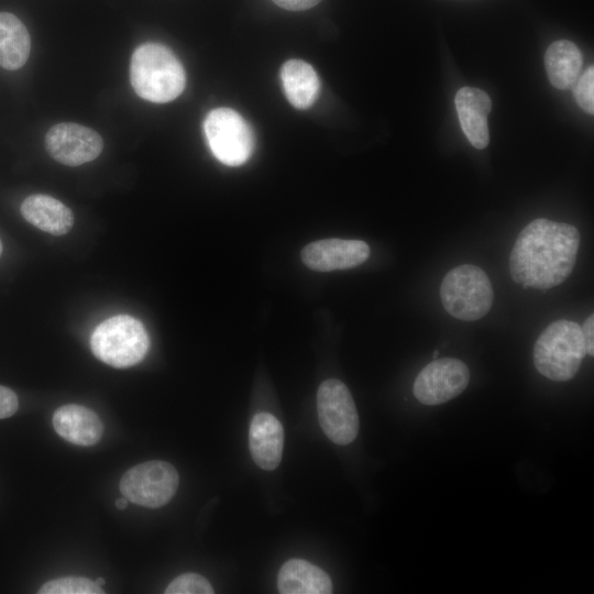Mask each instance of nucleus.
<instances>
[{
    "label": "nucleus",
    "instance_id": "obj_28",
    "mask_svg": "<svg viewBox=\"0 0 594 594\" xmlns=\"http://www.w3.org/2000/svg\"><path fill=\"white\" fill-rule=\"evenodd\" d=\"M437 356H438V350H436V351L433 352V359H437Z\"/></svg>",
    "mask_w": 594,
    "mask_h": 594
},
{
    "label": "nucleus",
    "instance_id": "obj_15",
    "mask_svg": "<svg viewBox=\"0 0 594 594\" xmlns=\"http://www.w3.org/2000/svg\"><path fill=\"white\" fill-rule=\"evenodd\" d=\"M21 213L28 222L53 235L66 234L74 224L72 210L48 195L26 197L21 205Z\"/></svg>",
    "mask_w": 594,
    "mask_h": 594
},
{
    "label": "nucleus",
    "instance_id": "obj_9",
    "mask_svg": "<svg viewBox=\"0 0 594 594\" xmlns=\"http://www.w3.org/2000/svg\"><path fill=\"white\" fill-rule=\"evenodd\" d=\"M469 381V367L461 360L435 359L419 372L413 392L424 405H440L460 395Z\"/></svg>",
    "mask_w": 594,
    "mask_h": 594
},
{
    "label": "nucleus",
    "instance_id": "obj_4",
    "mask_svg": "<svg viewBox=\"0 0 594 594\" xmlns=\"http://www.w3.org/2000/svg\"><path fill=\"white\" fill-rule=\"evenodd\" d=\"M148 337L140 320L117 315L100 322L90 337L91 351L103 363L129 367L141 362L148 349Z\"/></svg>",
    "mask_w": 594,
    "mask_h": 594
},
{
    "label": "nucleus",
    "instance_id": "obj_25",
    "mask_svg": "<svg viewBox=\"0 0 594 594\" xmlns=\"http://www.w3.org/2000/svg\"><path fill=\"white\" fill-rule=\"evenodd\" d=\"M278 7L289 11H302L318 4L321 0H272Z\"/></svg>",
    "mask_w": 594,
    "mask_h": 594
},
{
    "label": "nucleus",
    "instance_id": "obj_13",
    "mask_svg": "<svg viewBox=\"0 0 594 594\" xmlns=\"http://www.w3.org/2000/svg\"><path fill=\"white\" fill-rule=\"evenodd\" d=\"M249 446L253 461L263 470L278 466L284 447V429L268 413L256 414L250 425Z\"/></svg>",
    "mask_w": 594,
    "mask_h": 594
},
{
    "label": "nucleus",
    "instance_id": "obj_2",
    "mask_svg": "<svg viewBox=\"0 0 594 594\" xmlns=\"http://www.w3.org/2000/svg\"><path fill=\"white\" fill-rule=\"evenodd\" d=\"M130 80L139 97L164 103L183 92L186 74L182 63L168 47L160 43H145L132 54Z\"/></svg>",
    "mask_w": 594,
    "mask_h": 594
},
{
    "label": "nucleus",
    "instance_id": "obj_1",
    "mask_svg": "<svg viewBox=\"0 0 594 594\" xmlns=\"http://www.w3.org/2000/svg\"><path fill=\"white\" fill-rule=\"evenodd\" d=\"M580 246L579 230L571 224L539 218L518 234L509 255V271L524 288L549 289L573 271Z\"/></svg>",
    "mask_w": 594,
    "mask_h": 594
},
{
    "label": "nucleus",
    "instance_id": "obj_20",
    "mask_svg": "<svg viewBox=\"0 0 594 594\" xmlns=\"http://www.w3.org/2000/svg\"><path fill=\"white\" fill-rule=\"evenodd\" d=\"M40 594H100L101 586L82 576H64L44 583Z\"/></svg>",
    "mask_w": 594,
    "mask_h": 594
},
{
    "label": "nucleus",
    "instance_id": "obj_11",
    "mask_svg": "<svg viewBox=\"0 0 594 594\" xmlns=\"http://www.w3.org/2000/svg\"><path fill=\"white\" fill-rule=\"evenodd\" d=\"M369 256L370 248L361 240H319L309 243L301 251L305 265L321 272L355 267Z\"/></svg>",
    "mask_w": 594,
    "mask_h": 594
},
{
    "label": "nucleus",
    "instance_id": "obj_23",
    "mask_svg": "<svg viewBox=\"0 0 594 594\" xmlns=\"http://www.w3.org/2000/svg\"><path fill=\"white\" fill-rule=\"evenodd\" d=\"M19 400L13 391L0 385V419L8 418L15 414Z\"/></svg>",
    "mask_w": 594,
    "mask_h": 594
},
{
    "label": "nucleus",
    "instance_id": "obj_24",
    "mask_svg": "<svg viewBox=\"0 0 594 594\" xmlns=\"http://www.w3.org/2000/svg\"><path fill=\"white\" fill-rule=\"evenodd\" d=\"M585 342L586 354L594 355V316L590 315L581 327Z\"/></svg>",
    "mask_w": 594,
    "mask_h": 594
},
{
    "label": "nucleus",
    "instance_id": "obj_7",
    "mask_svg": "<svg viewBox=\"0 0 594 594\" xmlns=\"http://www.w3.org/2000/svg\"><path fill=\"white\" fill-rule=\"evenodd\" d=\"M178 484L175 468L165 461L154 460L129 469L120 480V491L133 504L158 508L172 499Z\"/></svg>",
    "mask_w": 594,
    "mask_h": 594
},
{
    "label": "nucleus",
    "instance_id": "obj_17",
    "mask_svg": "<svg viewBox=\"0 0 594 594\" xmlns=\"http://www.w3.org/2000/svg\"><path fill=\"white\" fill-rule=\"evenodd\" d=\"M280 79L288 101L297 109L309 108L320 90L315 69L301 59H289L280 69Z\"/></svg>",
    "mask_w": 594,
    "mask_h": 594
},
{
    "label": "nucleus",
    "instance_id": "obj_10",
    "mask_svg": "<svg viewBox=\"0 0 594 594\" xmlns=\"http://www.w3.org/2000/svg\"><path fill=\"white\" fill-rule=\"evenodd\" d=\"M45 147L58 163L78 166L97 158L102 151L103 141L99 133L88 127L63 122L48 130Z\"/></svg>",
    "mask_w": 594,
    "mask_h": 594
},
{
    "label": "nucleus",
    "instance_id": "obj_3",
    "mask_svg": "<svg viewBox=\"0 0 594 594\" xmlns=\"http://www.w3.org/2000/svg\"><path fill=\"white\" fill-rule=\"evenodd\" d=\"M585 354L581 326L564 319L550 323L534 345V363L537 371L556 382L573 378Z\"/></svg>",
    "mask_w": 594,
    "mask_h": 594
},
{
    "label": "nucleus",
    "instance_id": "obj_6",
    "mask_svg": "<svg viewBox=\"0 0 594 594\" xmlns=\"http://www.w3.org/2000/svg\"><path fill=\"white\" fill-rule=\"evenodd\" d=\"M204 130L211 152L221 163L239 166L251 156L253 132L237 111L230 108L213 109L205 119Z\"/></svg>",
    "mask_w": 594,
    "mask_h": 594
},
{
    "label": "nucleus",
    "instance_id": "obj_22",
    "mask_svg": "<svg viewBox=\"0 0 594 594\" xmlns=\"http://www.w3.org/2000/svg\"><path fill=\"white\" fill-rule=\"evenodd\" d=\"M578 105L587 113H594V68L588 67L574 84Z\"/></svg>",
    "mask_w": 594,
    "mask_h": 594
},
{
    "label": "nucleus",
    "instance_id": "obj_27",
    "mask_svg": "<svg viewBox=\"0 0 594 594\" xmlns=\"http://www.w3.org/2000/svg\"><path fill=\"white\" fill-rule=\"evenodd\" d=\"M95 583L98 585V586H102L105 584V580L102 578H98Z\"/></svg>",
    "mask_w": 594,
    "mask_h": 594
},
{
    "label": "nucleus",
    "instance_id": "obj_12",
    "mask_svg": "<svg viewBox=\"0 0 594 594\" xmlns=\"http://www.w3.org/2000/svg\"><path fill=\"white\" fill-rule=\"evenodd\" d=\"M455 107L462 130L470 143L483 150L490 141L487 116L492 101L486 92L473 87H463L455 95Z\"/></svg>",
    "mask_w": 594,
    "mask_h": 594
},
{
    "label": "nucleus",
    "instance_id": "obj_18",
    "mask_svg": "<svg viewBox=\"0 0 594 594\" xmlns=\"http://www.w3.org/2000/svg\"><path fill=\"white\" fill-rule=\"evenodd\" d=\"M550 82L558 89H570L580 77L582 55L578 46L568 41L553 42L544 55Z\"/></svg>",
    "mask_w": 594,
    "mask_h": 594
},
{
    "label": "nucleus",
    "instance_id": "obj_14",
    "mask_svg": "<svg viewBox=\"0 0 594 594\" xmlns=\"http://www.w3.org/2000/svg\"><path fill=\"white\" fill-rule=\"evenodd\" d=\"M55 431L65 440L89 447L96 444L102 437V422L95 411L69 404L59 407L53 416Z\"/></svg>",
    "mask_w": 594,
    "mask_h": 594
},
{
    "label": "nucleus",
    "instance_id": "obj_29",
    "mask_svg": "<svg viewBox=\"0 0 594 594\" xmlns=\"http://www.w3.org/2000/svg\"><path fill=\"white\" fill-rule=\"evenodd\" d=\"M1 252H2V243H1V240H0V255H1Z\"/></svg>",
    "mask_w": 594,
    "mask_h": 594
},
{
    "label": "nucleus",
    "instance_id": "obj_26",
    "mask_svg": "<svg viewBox=\"0 0 594 594\" xmlns=\"http://www.w3.org/2000/svg\"><path fill=\"white\" fill-rule=\"evenodd\" d=\"M129 501L123 496L122 498H119L116 501V507L120 510H123L128 507Z\"/></svg>",
    "mask_w": 594,
    "mask_h": 594
},
{
    "label": "nucleus",
    "instance_id": "obj_19",
    "mask_svg": "<svg viewBox=\"0 0 594 594\" xmlns=\"http://www.w3.org/2000/svg\"><path fill=\"white\" fill-rule=\"evenodd\" d=\"M30 51V34L22 21L12 13L0 12V66L8 70L21 68Z\"/></svg>",
    "mask_w": 594,
    "mask_h": 594
},
{
    "label": "nucleus",
    "instance_id": "obj_21",
    "mask_svg": "<svg viewBox=\"0 0 594 594\" xmlns=\"http://www.w3.org/2000/svg\"><path fill=\"white\" fill-rule=\"evenodd\" d=\"M166 594H212L209 581L197 573H184L174 579L165 590Z\"/></svg>",
    "mask_w": 594,
    "mask_h": 594
},
{
    "label": "nucleus",
    "instance_id": "obj_16",
    "mask_svg": "<svg viewBox=\"0 0 594 594\" xmlns=\"http://www.w3.org/2000/svg\"><path fill=\"white\" fill-rule=\"evenodd\" d=\"M277 587L282 594H329L332 583L319 566L301 559L286 561L279 572Z\"/></svg>",
    "mask_w": 594,
    "mask_h": 594
},
{
    "label": "nucleus",
    "instance_id": "obj_8",
    "mask_svg": "<svg viewBox=\"0 0 594 594\" xmlns=\"http://www.w3.org/2000/svg\"><path fill=\"white\" fill-rule=\"evenodd\" d=\"M319 425L336 444L351 443L358 436L359 414L349 388L339 380L322 382L317 392Z\"/></svg>",
    "mask_w": 594,
    "mask_h": 594
},
{
    "label": "nucleus",
    "instance_id": "obj_5",
    "mask_svg": "<svg viewBox=\"0 0 594 594\" xmlns=\"http://www.w3.org/2000/svg\"><path fill=\"white\" fill-rule=\"evenodd\" d=\"M440 298L449 315L460 320L474 321L491 310L494 292L482 268L463 264L446 274L440 286Z\"/></svg>",
    "mask_w": 594,
    "mask_h": 594
}]
</instances>
